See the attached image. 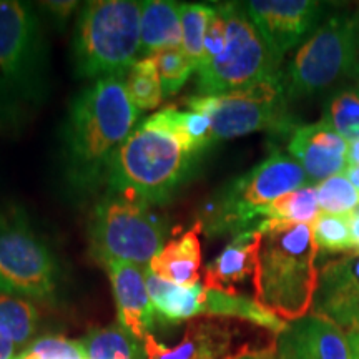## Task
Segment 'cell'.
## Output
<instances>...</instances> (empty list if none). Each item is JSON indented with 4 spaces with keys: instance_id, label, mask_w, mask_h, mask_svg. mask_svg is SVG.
<instances>
[{
    "instance_id": "obj_1",
    "label": "cell",
    "mask_w": 359,
    "mask_h": 359,
    "mask_svg": "<svg viewBox=\"0 0 359 359\" xmlns=\"http://www.w3.org/2000/svg\"><path fill=\"white\" fill-rule=\"evenodd\" d=\"M140 110L130 98L125 77L95 80L70 102L62 125V165L75 193L107 187L115 156L137 128Z\"/></svg>"
},
{
    "instance_id": "obj_2",
    "label": "cell",
    "mask_w": 359,
    "mask_h": 359,
    "mask_svg": "<svg viewBox=\"0 0 359 359\" xmlns=\"http://www.w3.org/2000/svg\"><path fill=\"white\" fill-rule=\"evenodd\" d=\"M48 50L35 8L0 0V133L15 135L47 97Z\"/></svg>"
},
{
    "instance_id": "obj_3",
    "label": "cell",
    "mask_w": 359,
    "mask_h": 359,
    "mask_svg": "<svg viewBox=\"0 0 359 359\" xmlns=\"http://www.w3.org/2000/svg\"><path fill=\"white\" fill-rule=\"evenodd\" d=\"M173 109L156 111L133 130L115 156L107 191L161 205L190 177L196 156L180 137Z\"/></svg>"
},
{
    "instance_id": "obj_4",
    "label": "cell",
    "mask_w": 359,
    "mask_h": 359,
    "mask_svg": "<svg viewBox=\"0 0 359 359\" xmlns=\"http://www.w3.org/2000/svg\"><path fill=\"white\" fill-rule=\"evenodd\" d=\"M318 246L311 224L263 233L255 269V299L283 321L311 311L318 285Z\"/></svg>"
},
{
    "instance_id": "obj_5",
    "label": "cell",
    "mask_w": 359,
    "mask_h": 359,
    "mask_svg": "<svg viewBox=\"0 0 359 359\" xmlns=\"http://www.w3.org/2000/svg\"><path fill=\"white\" fill-rule=\"evenodd\" d=\"M142 2L95 0L85 4L72 42L77 79L127 77L142 57Z\"/></svg>"
},
{
    "instance_id": "obj_6",
    "label": "cell",
    "mask_w": 359,
    "mask_h": 359,
    "mask_svg": "<svg viewBox=\"0 0 359 359\" xmlns=\"http://www.w3.org/2000/svg\"><path fill=\"white\" fill-rule=\"evenodd\" d=\"M303 187L309 185L298 161L276 150L206 201L198 222L205 235L235 238L257 230L264 206Z\"/></svg>"
},
{
    "instance_id": "obj_7",
    "label": "cell",
    "mask_w": 359,
    "mask_h": 359,
    "mask_svg": "<svg viewBox=\"0 0 359 359\" xmlns=\"http://www.w3.org/2000/svg\"><path fill=\"white\" fill-rule=\"evenodd\" d=\"M165 219L148 201L107 191L90 223V255L103 266L133 263L148 266L163 250Z\"/></svg>"
},
{
    "instance_id": "obj_8",
    "label": "cell",
    "mask_w": 359,
    "mask_h": 359,
    "mask_svg": "<svg viewBox=\"0 0 359 359\" xmlns=\"http://www.w3.org/2000/svg\"><path fill=\"white\" fill-rule=\"evenodd\" d=\"M228 34L223 52L198 70V95H223L248 88L280 74V64L250 20L243 4H219Z\"/></svg>"
},
{
    "instance_id": "obj_9",
    "label": "cell",
    "mask_w": 359,
    "mask_h": 359,
    "mask_svg": "<svg viewBox=\"0 0 359 359\" xmlns=\"http://www.w3.org/2000/svg\"><path fill=\"white\" fill-rule=\"evenodd\" d=\"M283 74L248 88L223 95H195L188 98V110L212 120V140H231L255 132H290L293 122L286 111Z\"/></svg>"
},
{
    "instance_id": "obj_10",
    "label": "cell",
    "mask_w": 359,
    "mask_h": 359,
    "mask_svg": "<svg viewBox=\"0 0 359 359\" xmlns=\"http://www.w3.org/2000/svg\"><path fill=\"white\" fill-rule=\"evenodd\" d=\"M359 27L356 17L338 15L316 29L283 75L288 100L321 92L358 65Z\"/></svg>"
},
{
    "instance_id": "obj_11",
    "label": "cell",
    "mask_w": 359,
    "mask_h": 359,
    "mask_svg": "<svg viewBox=\"0 0 359 359\" xmlns=\"http://www.w3.org/2000/svg\"><path fill=\"white\" fill-rule=\"evenodd\" d=\"M276 336L246 321L201 316L187 321L177 346H165L154 336H148L143 343L147 359L275 358Z\"/></svg>"
},
{
    "instance_id": "obj_12",
    "label": "cell",
    "mask_w": 359,
    "mask_h": 359,
    "mask_svg": "<svg viewBox=\"0 0 359 359\" xmlns=\"http://www.w3.org/2000/svg\"><path fill=\"white\" fill-rule=\"evenodd\" d=\"M57 263L20 210L0 212V294L52 298Z\"/></svg>"
},
{
    "instance_id": "obj_13",
    "label": "cell",
    "mask_w": 359,
    "mask_h": 359,
    "mask_svg": "<svg viewBox=\"0 0 359 359\" xmlns=\"http://www.w3.org/2000/svg\"><path fill=\"white\" fill-rule=\"evenodd\" d=\"M243 8L278 64L318 24L325 11L323 4L313 0H250Z\"/></svg>"
},
{
    "instance_id": "obj_14",
    "label": "cell",
    "mask_w": 359,
    "mask_h": 359,
    "mask_svg": "<svg viewBox=\"0 0 359 359\" xmlns=\"http://www.w3.org/2000/svg\"><path fill=\"white\" fill-rule=\"evenodd\" d=\"M311 313L333 321L346 333L359 330V255H344L318 269Z\"/></svg>"
},
{
    "instance_id": "obj_15",
    "label": "cell",
    "mask_w": 359,
    "mask_h": 359,
    "mask_svg": "<svg viewBox=\"0 0 359 359\" xmlns=\"http://www.w3.org/2000/svg\"><path fill=\"white\" fill-rule=\"evenodd\" d=\"M288 151L303 168L309 187L343 175L348 168V142L323 122L302 125L291 132Z\"/></svg>"
},
{
    "instance_id": "obj_16",
    "label": "cell",
    "mask_w": 359,
    "mask_h": 359,
    "mask_svg": "<svg viewBox=\"0 0 359 359\" xmlns=\"http://www.w3.org/2000/svg\"><path fill=\"white\" fill-rule=\"evenodd\" d=\"M276 359H351L346 331L320 314L286 321L276 336Z\"/></svg>"
},
{
    "instance_id": "obj_17",
    "label": "cell",
    "mask_w": 359,
    "mask_h": 359,
    "mask_svg": "<svg viewBox=\"0 0 359 359\" xmlns=\"http://www.w3.org/2000/svg\"><path fill=\"white\" fill-rule=\"evenodd\" d=\"M147 269L148 266L133 263H115L107 266L120 325L140 341L151 336L156 321L155 308L147 288Z\"/></svg>"
},
{
    "instance_id": "obj_18",
    "label": "cell",
    "mask_w": 359,
    "mask_h": 359,
    "mask_svg": "<svg viewBox=\"0 0 359 359\" xmlns=\"http://www.w3.org/2000/svg\"><path fill=\"white\" fill-rule=\"evenodd\" d=\"M263 233L251 230L233 238L222 253L205 268L203 285L210 290L238 293L236 286L255 276Z\"/></svg>"
},
{
    "instance_id": "obj_19",
    "label": "cell",
    "mask_w": 359,
    "mask_h": 359,
    "mask_svg": "<svg viewBox=\"0 0 359 359\" xmlns=\"http://www.w3.org/2000/svg\"><path fill=\"white\" fill-rule=\"evenodd\" d=\"M201 223L196 222L190 230L170 240L163 250L148 264V269L161 280L178 286H193L200 283Z\"/></svg>"
},
{
    "instance_id": "obj_20",
    "label": "cell",
    "mask_w": 359,
    "mask_h": 359,
    "mask_svg": "<svg viewBox=\"0 0 359 359\" xmlns=\"http://www.w3.org/2000/svg\"><path fill=\"white\" fill-rule=\"evenodd\" d=\"M142 58L165 48L182 47V4L170 0L142 2Z\"/></svg>"
},
{
    "instance_id": "obj_21",
    "label": "cell",
    "mask_w": 359,
    "mask_h": 359,
    "mask_svg": "<svg viewBox=\"0 0 359 359\" xmlns=\"http://www.w3.org/2000/svg\"><path fill=\"white\" fill-rule=\"evenodd\" d=\"M320 215L316 188L303 187L264 206L259 213L262 223L257 230L266 233L280 230V228L296 226V224H313Z\"/></svg>"
},
{
    "instance_id": "obj_22",
    "label": "cell",
    "mask_w": 359,
    "mask_h": 359,
    "mask_svg": "<svg viewBox=\"0 0 359 359\" xmlns=\"http://www.w3.org/2000/svg\"><path fill=\"white\" fill-rule=\"evenodd\" d=\"M87 359H143L145 343L130 333L122 325L93 327L80 341Z\"/></svg>"
},
{
    "instance_id": "obj_23",
    "label": "cell",
    "mask_w": 359,
    "mask_h": 359,
    "mask_svg": "<svg viewBox=\"0 0 359 359\" xmlns=\"http://www.w3.org/2000/svg\"><path fill=\"white\" fill-rule=\"evenodd\" d=\"M39 325V311L27 299L0 294V336L15 344L22 354L30 346Z\"/></svg>"
},
{
    "instance_id": "obj_24",
    "label": "cell",
    "mask_w": 359,
    "mask_h": 359,
    "mask_svg": "<svg viewBox=\"0 0 359 359\" xmlns=\"http://www.w3.org/2000/svg\"><path fill=\"white\" fill-rule=\"evenodd\" d=\"M125 87L140 111L155 110L163 100V87L154 57L140 58L125 77Z\"/></svg>"
},
{
    "instance_id": "obj_25",
    "label": "cell",
    "mask_w": 359,
    "mask_h": 359,
    "mask_svg": "<svg viewBox=\"0 0 359 359\" xmlns=\"http://www.w3.org/2000/svg\"><path fill=\"white\" fill-rule=\"evenodd\" d=\"M215 6L205 4H182V48L190 58L195 70L203 60V43Z\"/></svg>"
},
{
    "instance_id": "obj_26",
    "label": "cell",
    "mask_w": 359,
    "mask_h": 359,
    "mask_svg": "<svg viewBox=\"0 0 359 359\" xmlns=\"http://www.w3.org/2000/svg\"><path fill=\"white\" fill-rule=\"evenodd\" d=\"M311 233L318 250L331 251V253H354L349 215L341 217V215L321 213L313 222Z\"/></svg>"
},
{
    "instance_id": "obj_27",
    "label": "cell",
    "mask_w": 359,
    "mask_h": 359,
    "mask_svg": "<svg viewBox=\"0 0 359 359\" xmlns=\"http://www.w3.org/2000/svg\"><path fill=\"white\" fill-rule=\"evenodd\" d=\"M325 122L344 140L359 142V95L354 92H341L331 98L325 109Z\"/></svg>"
},
{
    "instance_id": "obj_28",
    "label": "cell",
    "mask_w": 359,
    "mask_h": 359,
    "mask_svg": "<svg viewBox=\"0 0 359 359\" xmlns=\"http://www.w3.org/2000/svg\"><path fill=\"white\" fill-rule=\"evenodd\" d=\"M316 188L320 210L326 215H351L359 205V193L344 175L325 180Z\"/></svg>"
},
{
    "instance_id": "obj_29",
    "label": "cell",
    "mask_w": 359,
    "mask_h": 359,
    "mask_svg": "<svg viewBox=\"0 0 359 359\" xmlns=\"http://www.w3.org/2000/svg\"><path fill=\"white\" fill-rule=\"evenodd\" d=\"M154 60L156 69H158L165 95H175L190 79L191 72L195 70V67H193L190 58L187 57L182 47L165 48V50L154 55Z\"/></svg>"
},
{
    "instance_id": "obj_30",
    "label": "cell",
    "mask_w": 359,
    "mask_h": 359,
    "mask_svg": "<svg viewBox=\"0 0 359 359\" xmlns=\"http://www.w3.org/2000/svg\"><path fill=\"white\" fill-rule=\"evenodd\" d=\"M17 359H87V354L80 341L45 336L30 344Z\"/></svg>"
},
{
    "instance_id": "obj_31",
    "label": "cell",
    "mask_w": 359,
    "mask_h": 359,
    "mask_svg": "<svg viewBox=\"0 0 359 359\" xmlns=\"http://www.w3.org/2000/svg\"><path fill=\"white\" fill-rule=\"evenodd\" d=\"M226 34H228V24L226 17L222 6H215V13L210 20L208 30L205 35V43H203V60L201 65L203 67L210 62L215 60L219 53L223 52L224 45H226Z\"/></svg>"
},
{
    "instance_id": "obj_32",
    "label": "cell",
    "mask_w": 359,
    "mask_h": 359,
    "mask_svg": "<svg viewBox=\"0 0 359 359\" xmlns=\"http://www.w3.org/2000/svg\"><path fill=\"white\" fill-rule=\"evenodd\" d=\"M39 6L50 15V19L53 22H57L58 25H65L67 20L72 17V13L75 12V8L79 7V4L72 2V0L70 2H65V0L60 2V0H58V2H42L39 4Z\"/></svg>"
},
{
    "instance_id": "obj_33",
    "label": "cell",
    "mask_w": 359,
    "mask_h": 359,
    "mask_svg": "<svg viewBox=\"0 0 359 359\" xmlns=\"http://www.w3.org/2000/svg\"><path fill=\"white\" fill-rule=\"evenodd\" d=\"M19 356L20 353L15 344L4 338V336H0V359H17Z\"/></svg>"
},
{
    "instance_id": "obj_34",
    "label": "cell",
    "mask_w": 359,
    "mask_h": 359,
    "mask_svg": "<svg viewBox=\"0 0 359 359\" xmlns=\"http://www.w3.org/2000/svg\"><path fill=\"white\" fill-rule=\"evenodd\" d=\"M348 167H359V142H349L346 151Z\"/></svg>"
},
{
    "instance_id": "obj_35",
    "label": "cell",
    "mask_w": 359,
    "mask_h": 359,
    "mask_svg": "<svg viewBox=\"0 0 359 359\" xmlns=\"http://www.w3.org/2000/svg\"><path fill=\"white\" fill-rule=\"evenodd\" d=\"M348 344L349 353H351V359H359V330L348 331Z\"/></svg>"
},
{
    "instance_id": "obj_36",
    "label": "cell",
    "mask_w": 359,
    "mask_h": 359,
    "mask_svg": "<svg viewBox=\"0 0 359 359\" xmlns=\"http://www.w3.org/2000/svg\"><path fill=\"white\" fill-rule=\"evenodd\" d=\"M344 177L351 182V185L356 188L359 193V167H348L346 172H344Z\"/></svg>"
},
{
    "instance_id": "obj_37",
    "label": "cell",
    "mask_w": 359,
    "mask_h": 359,
    "mask_svg": "<svg viewBox=\"0 0 359 359\" xmlns=\"http://www.w3.org/2000/svg\"><path fill=\"white\" fill-rule=\"evenodd\" d=\"M354 70H356V79H358V95H359V62H358V65H356V69H354Z\"/></svg>"
},
{
    "instance_id": "obj_38",
    "label": "cell",
    "mask_w": 359,
    "mask_h": 359,
    "mask_svg": "<svg viewBox=\"0 0 359 359\" xmlns=\"http://www.w3.org/2000/svg\"><path fill=\"white\" fill-rule=\"evenodd\" d=\"M245 359H276V358H245Z\"/></svg>"
},
{
    "instance_id": "obj_39",
    "label": "cell",
    "mask_w": 359,
    "mask_h": 359,
    "mask_svg": "<svg viewBox=\"0 0 359 359\" xmlns=\"http://www.w3.org/2000/svg\"><path fill=\"white\" fill-rule=\"evenodd\" d=\"M356 20H358V27H359V11H358V13H356Z\"/></svg>"
}]
</instances>
